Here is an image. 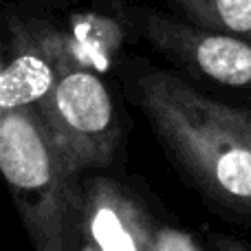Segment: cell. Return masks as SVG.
<instances>
[{
  "label": "cell",
  "instance_id": "cell-2",
  "mask_svg": "<svg viewBox=\"0 0 251 251\" xmlns=\"http://www.w3.org/2000/svg\"><path fill=\"white\" fill-rule=\"evenodd\" d=\"M55 0H20L4 9L0 110L35 106L73 69H104L128 35L104 11L60 16Z\"/></svg>",
  "mask_w": 251,
  "mask_h": 251
},
{
  "label": "cell",
  "instance_id": "cell-3",
  "mask_svg": "<svg viewBox=\"0 0 251 251\" xmlns=\"http://www.w3.org/2000/svg\"><path fill=\"white\" fill-rule=\"evenodd\" d=\"M0 168L33 251H75L84 176L64 159L35 106L0 110Z\"/></svg>",
  "mask_w": 251,
  "mask_h": 251
},
{
  "label": "cell",
  "instance_id": "cell-4",
  "mask_svg": "<svg viewBox=\"0 0 251 251\" xmlns=\"http://www.w3.org/2000/svg\"><path fill=\"white\" fill-rule=\"evenodd\" d=\"M130 38L141 40L172 64L176 73L201 88L229 93L251 101V42L192 25L172 11L104 0Z\"/></svg>",
  "mask_w": 251,
  "mask_h": 251
},
{
  "label": "cell",
  "instance_id": "cell-1",
  "mask_svg": "<svg viewBox=\"0 0 251 251\" xmlns=\"http://www.w3.org/2000/svg\"><path fill=\"white\" fill-rule=\"evenodd\" d=\"M122 82L183 181L218 214L251 225V108L139 57L122 62Z\"/></svg>",
  "mask_w": 251,
  "mask_h": 251
},
{
  "label": "cell",
  "instance_id": "cell-5",
  "mask_svg": "<svg viewBox=\"0 0 251 251\" xmlns=\"http://www.w3.org/2000/svg\"><path fill=\"white\" fill-rule=\"evenodd\" d=\"M35 110L75 172H108L117 163L126 143L124 119L95 69L64 73Z\"/></svg>",
  "mask_w": 251,
  "mask_h": 251
},
{
  "label": "cell",
  "instance_id": "cell-6",
  "mask_svg": "<svg viewBox=\"0 0 251 251\" xmlns=\"http://www.w3.org/2000/svg\"><path fill=\"white\" fill-rule=\"evenodd\" d=\"M79 240L84 251H163V227L130 183L91 172L82 181Z\"/></svg>",
  "mask_w": 251,
  "mask_h": 251
},
{
  "label": "cell",
  "instance_id": "cell-9",
  "mask_svg": "<svg viewBox=\"0 0 251 251\" xmlns=\"http://www.w3.org/2000/svg\"><path fill=\"white\" fill-rule=\"evenodd\" d=\"M75 251H84V249H82V247H77V249H75Z\"/></svg>",
  "mask_w": 251,
  "mask_h": 251
},
{
  "label": "cell",
  "instance_id": "cell-8",
  "mask_svg": "<svg viewBox=\"0 0 251 251\" xmlns=\"http://www.w3.org/2000/svg\"><path fill=\"white\" fill-rule=\"evenodd\" d=\"M209 245H212V251H251V247L245 240L227 234H212L209 236Z\"/></svg>",
  "mask_w": 251,
  "mask_h": 251
},
{
  "label": "cell",
  "instance_id": "cell-7",
  "mask_svg": "<svg viewBox=\"0 0 251 251\" xmlns=\"http://www.w3.org/2000/svg\"><path fill=\"white\" fill-rule=\"evenodd\" d=\"M174 16L192 25L251 42V0H163Z\"/></svg>",
  "mask_w": 251,
  "mask_h": 251
}]
</instances>
